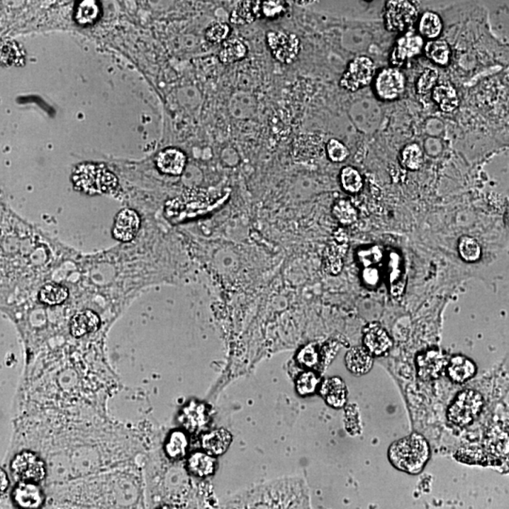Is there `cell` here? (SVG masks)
Returning a JSON list of instances; mask_svg holds the SVG:
<instances>
[{
  "instance_id": "cell-36",
  "label": "cell",
  "mask_w": 509,
  "mask_h": 509,
  "mask_svg": "<svg viewBox=\"0 0 509 509\" xmlns=\"http://www.w3.org/2000/svg\"><path fill=\"white\" fill-rule=\"evenodd\" d=\"M320 384V377L313 371H305L296 380V391L299 396H308L315 393Z\"/></svg>"
},
{
  "instance_id": "cell-28",
  "label": "cell",
  "mask_w": 509,
  "mask_h": 509,
  "mask_svg": "<svg viewBox=\"0 0 509 509\" xmlns=\"http://www.w3.org/2000/svg\"><path fill=\"white\" fill-rule=\"evenodd\" d=\"M443 24L440 17L433 11L423 14L419 23V33L429 40H436L442 33Z\"/></svg>"
},
{
  "instance_id": "cell-32",
  "label": "cell",
  "mask_w": 509,
  "mask_h": 509,
  "mask_svg": "<svg viewBox=\"0 0 509 509\" xmlns=\"http://www.w3.org/2000/svg\"><path fill=\"white\" fill-rule=\"evenodd\" d=\"M459 254L465 262L474 263L481 259L482 250L479 242L473 237L463 236L459 239Z\"/></svg>"
},
{
  "instance_id": "cell-29",
  "label": "cell",
  "mask_w": 509,
  "mask_h": 509,
  "mask_svg": "<svg viewBox=\"0 0 509 509\" xmlns=\"http://www.w3.org/2000/svg\"><path fill=\"white\" fill-rule=\"evenodd\" d=\"M334 218L342 225H351L357 221L359 213L347 199H340L335 202L332 207Z\"/></svg>"
},
{
  "instance_id": "cell-27",
  "label": "cell",
  "mask_w": 509,
  "mask_h": 509,
  "mask_svg": "<svg viewBox=\"0 0 509 509\" xmlns=\"http://www.w3.org/2000/svg\"><path fill=\"white\" fill-rule=\"evenodd\" d=\"M188 437L182 431H173L168 437L165 452L171 459L179 460L186 456L188 450Z\"/></svg>"
},
{
  "instance_id": "cell-45",
  "label": "cell",
  "mask_w": 509,
  "mask_h": 509,
  "mask_svg": "<svg viewBox=\"0 0 509 509\" xmlns=\"http://www.w3.org/2000/svg\"><path fill=\"white\" fill-rule=\"evenodd\" d=\"M9 479L7 474L5 473L4 471L1 470V493H3V491H7V488L9 487Z\"/></svg>"
},
{
  "instance_id": "cell-26",
  "label": "cell",
  "mask_w": 509,
  "mask_h": 509,
  "mask_svg": "<svg viewBox=\"0 0 509 509\" xmlns=\"http://www.w3.org/2000/svg\"><path fill=\"white\" fill-rule=\"evenodd\" d=\"M425 52L429 60L442 67L447 65L450 61V47L444 40L436 39L428 42L425 45Z\"/></svg>"
},
{
  "instance_id": "cell-34",
  "label": "cell",
  "mask_w": 509,
  "mask_h": 509,
  "mask_svg": "<svg viewBox=\"0 0 509 509\" xmlns=\"http://www.w3.org/2000/svg\"><path fill=\"white\" fill-rule=\"evenodd\" d=\"M100 14L99 5L94 0H84L79 3L76 9L75 18L77 23L82 26L93 24L99 18Z\"/></svg>"
},
{
  "instance_id": "cell-4",
  "label": "cell",
  "mask_w": 509,
  "mask_h": 509,
  "mask_svg": "<svg viewBox=\"0 0 509 509\" xmlns=\"http://www.w3.org/2000/svg\"><path fill=\"white\" fill-rule=\"evenodd\" d=\"M482 408L481 394L471 390L462 391L449 407V421L459 426L470 425L479 415Z\"/></svg>"
},
{
  "instance_id": "cell-23",
  "label": "cell",
  "mask_w": 509,
  "mask_h": 509,
  "mask_svg": "<svg viewBox=\"0 0 509 509\" xmlns=\"http://www.w3.org/2000/svg\"><path fill=\"white\" fill-rule=\"evenodd\" d=\"M187 467L193 476L205 479L216 471V460L213 456L205 452H196L189 457Z\"/></svg>"
},
{
  "instance_id": "cell-31",
  "label": "cell",
  "mask_w": 509,
  "mask_h": 509,
  "mask_svg": "<svg viewBox=\"0 0 509 509\" xmlns=\"http://www.w3.org/2000/svg\"><path fill=\"white\" fill-rule=\"evenodd\" d=\"M400 162L403 167L410 171H417L422 167L424 162V154L421 147L417 144L405 145L401 151Z\"/></svg>"
},
{
  "instance_id": "cell-2",
  "label": "cell",
  "mask_w": 509,
  "mask_h": 509,
  "mask_svg": "<svg viewBox=\"0 0 509 509\" xmlns=\"http://www.w3.org/2000/svg\"><path fill=\"white\" fill-rule=\"evenodd\" d=\"M74 186L88 194L108 193L118 185L116 174L102 165L84 164L79 165L72 176Z\"/></svg>"
},
{
  "instance_id": "cell-14",
  "label": "cell",
  "mask_w": 509,
  "mask_h": 509,
  "mask_svg": "<svg viewBox=\"0 0 509 509\" xmlns=\"http://www.w3.org/2000/svg\"><path fill=\"white\" fill-rule=\"evenodd\" d=\"M140 217L136 211L125 208L117 214L113 225V236L121 242H130L138 233Z\"/></svg>"
},
{
  "instance_id": "cell-1",
  "label": "cell",
  "mask_w": 509,
  "mask_h": 509,
  "mask_svg": "<svg viewBox=\"0 0 509 509\" xmlns=\"http://www.w3.org/2000/svg\"><path fill=\"white\" fill-rule=\"evenodd\" d=\"M430 457L427 440L422 435L414 433L397 440L388 449V459L399 471L418 474L424 470Z\"/></svg>"
},
{
  "instance_id": "cell-39",
  "label": "cell",
  "mask_w": 509,
  "mask_h": 509,
  "mask_svg": "<svg viewBox=\"0 0 509 509\" xmlns=\"http://www.w3.org/2000/svg\"><path fill=\"white\" fill-rule=\"evenodd\" d=\"M325 150H327L328 158L336 164L346 161L350 155L347 147L337 139H330L328 142Z\"/></svg>"
},
{
  "instance_id": "cell-30",
  "label": "cell",
  "mask_w": 509,
  "mask_h": 509,
  "mask_svg": "<svg viewBox=\"0 0 509 509\" xmlns=\"http://www.w3.org/2000/svg\"><path fill=\"white\" fill-rule=\"evenodd\" d=\"M340 181L346 193L359 194L363 188V179L359 172L352 167H343L340 174Z\"/></svg>"
},
{
  "instance_id": "cell-46",
  "label": "cell",
  "mask_w": 509,
  "mask_h": 509,
  "mask_svg": "<svg viewBox=\"0 0 509 509\" xmlns=\"http://www.w3.org/2000/svg\"><path fill=\"white\" fill-rule=\"evenodd\" d=\"M156 509H172L169 505H161V507L157 508Z\"/></svg>"
},
{
  "instance_id": "cell-38",
  "label": "cell",
  "mask_w": 509,
  "mask_h": 509,
  "mask_svg": "<svg viewBox=\"0 0 509 509\" xmlns=\"http://www.w3.org/2000/svg\"><path fill=\"white\" fill-rule=\"evenodd\" d=\"M289 10L288 2L270 0L262 1V17L269 20H274L284 16Z\"/></svg>"
},
{
  "instance_id": "cell-41",
  "label": "cell",
  "mask_w": 509,
  "mask_h": 509,
  "mask_svg": "<svg viewBox=\"0 0 509 509\" xmlns=\"http://www.w3.org/2000/svg\"><path fill=\"white\" fill-rule=\"evenodd\" d=\"M357 257H359V262L365 268L374 267V265L381 262L383 251L379 245H374V247L359 250V253H357Z\"/></svg>"
},
{
  "instance_id": "cell-12",
  "label": "cell",
  "mask_w": 509,
  "mask_h": 509,
  "mask_svg": "<svg viewBox=\"0 0 509 509\" xmlns=\"http://www.w3.org/2000/svg\"><path fill=\"white\" fill-rule=\"evenodd\" d=\"M424 47V40L422 36L407 34L397 40L391 54L390 62L394 67H402L405 61L413 58L421 53Z\"/></svg>"
},
{
  "instance_id": "cell-7",
  "label": "cell",
  "mask_w": 509,
  "mask_h": 509,
  "mask_svg": "<svg viewBox=\"0 0 509 509\" xmlns=\"http://www.w3.org/2000/svg\"><path fill=\"white\" fill-rule=\"evenodd\" d=\"M417 17L418 11L413 2L405 0L386 2L384 23L388 31L402 33L416 21Z\"/></svg>"
},
{
  "instance_id": "cell-33",
  "label": "cell",
  "mask_w": 509,
  "mask_h": 509,
  "mask_svg": "<svg viewBox=\"0 0 509 509\" xmlns=\"http://www.w3.org/2000/svg\"><path fill=\"white\" fill-rule=\"evenodd\" d=\"M68 297V290L65 286L50 283L45 285L40 291L39 298L47 305H60Z\"/></svg>"
},
{
  "instance_id": "cell-42",
  "label": "cell",
  "mask_w": 509,
  "mask_h": 509,
  "mask_svg": "<svg viewBox=\"0 0 509 509\" xmlns=\"http://www.w3.org/2000/svg\"><path fill=\"white\" fill-rule=\"evenodd\" d=\"M319 354L315 346L308 345L303 347L297 356L300 364L305 367L311 368L318 362Z\"/></svg>"
},
{
  "instance_id": "cell-35",
  "label": "cell",
  "mask_w": 509,
  "mask_h": 509,
  "mask_svg": "<svg viewBox=\"0 0 509 509\" xmlns=\"http://www.w3.org/2000/svg\"><path fill=\"white\" fill-rule=\"evenodd\" d=\"M486 447L496 456H505L509 453V440L503 432L493 430L486 440Z\"/></svg>"
},
{
  "instance_id": "cell-17",
  "label": "cell",
  "mask_w": 509,
  "mask_h": 509,
  "mask_svg": "<svg viewBox=\"0 0 509 509\" xmlns=\"http://www.w3.org/2000/svg\"><path fill=\"white\" fill-rule=\"evenodd\" d=\"M345 365L352 374L363 376L373 368V354L363 346H356L346 353Z\"/></svg>"
},
{
  "instance_id": "cell-25",
  "label": "cell",
  "mask_w": 509,
  "mask_h": 509,
  "mask_svg": "<svg viewBox=\"0 0 509 509\" xmlns=\"http://www.w3.org/2000/svg\"><path fill=\"white\" fill-rule=\"evenodd\" d=\"M434 101L444 113H452L459 105V96L453 85L443 84L436 86L432 93Z\"/></svg>"
},
{
  "instance_id": "cell-3",
  "label": "cell",
  "mask_w": 509,
  "mask_h": 509,
  "mask_svg": "<svg viewBox=\"0 0 509 509\" xmlns=\"http://www.w3.org/2000/svg\"><path fill=\"white\" fill-rule=\"evenodd\" d=\"M266 44L272 56L283 65H291L298 58L301 43L296 34L284 30H270L266 33Z\"/></svg>"
},
{
  "instance_id": "cell-10",
  "label": "cell",
  "mask_w": 509,
  "mask_h": 509,
  "mask_svg": "<svg viewBox=\"0 0 509 509\" xmlns=\"http://www.w3.org/2000/svg\"><path fill=\"white\" fill-rule=\"evenodd\" d=\"M11 498L20 509H40L45 501L44 491L38 484L33 482L17 483Z\"/></svg>"
},
{
  "instance_id": "cell-18",
  "label": "cell",
  "mask_w": 509,
  "mask_h": 509,
  "mask_svg": "<svg viewBox=\"0 0 509 509\" xmlns=\"http://www.w3.org/2000/svg\"><path fill=\"white\" fill-rule=\"evenodd\" d=\"M233 436L224 428L208 432L202 437V447L211 456H222L230 448Z\"/></svg>"
},
{
  "instance_id": "cell-5",
  "label": "cell",
  "mask_w": 509,
  "mask_h": 509,
  "mask_svg": "<svg viewBox=\"0 0 509 509\" xmlns=\"http://www.w3.org/2000/svg\"><path fill=\"white\" fill-rule=\"evenodd\" d=\"M376 75L373 60L357 56L349 62L340 78V86L348 91H357L371 84Z\"/></svg>"
},
{
  "instance_id": "cell-8",
  "label": "cell",
  "mask_w": 509,
  "mask_h": 509,
  "mask_svg": "<svg viewBox=\"0 0 509 509\" xmlns=\"http://www.w3.org/2000/svg\"><path fill=\"white\" fill-rule=\"evenodd\" d=\"M349 248L347 233L338 228L331 235L323 256V264L327 273L338 276L343 268V259Z\"/></svg>"
},
{
  "instance_id": "cell-20",
  "label": "cell",
  "mask_w": 509,
  "mask_h": 509,
  "mask_svg": "<svg viewBox=\"0 0 509 509\" xmlns=\"http://www.w3.org/2000/svg\"><path fill=\"white\" fill-rule=\"evenodd\" d=\"M100 327V318L93 311L86 310L76 314L71 320L70 332L75 338L93 333Z\"/></svg>"
},
{
  "instance_id": "cell-11",
  "label": "cell",
  "mask_w": 509,
  "mask_h": 509,
  "mask_svg": "<svg viewBox=\"0 0 509 509\" xmlns=\"http://www.w3.org/2000/svg\"><path fill=\"white\" fill-rule=\"evenodd\" d=\"M416 364L420 379L429 381L439 379L447 363L442 351L439 349H429L418 354Z\"/></svg>"
},
{
  "instance_id": "cell-24",
  "label": "cell",
  "mask_w": 509,
  "mask_h": 509,
  "mask_svg": "<svg viewBox=\"0 0 509 509\" xmlns=\"http://www.w3.org/2000/svg\"><path fill=\"white\" fill-rule=\"evenodd\" d=\"M247 54L248 47L244 41L239 38H231L223 43L218 59L223 65H233L247 58Z\"/></svg>"
},
{
  "instance_id": "cell-13",
  "label": "cell",
  "mask_w": 509,
  "mask_h": 509,
  "mask_svg": "<svg viewBox=\"0 0 509 509\" xmlns=\"http://www.w3.org/2000/svg\"><path fill=\"white\" fill-rule=\"evenodd\" d=\"M363 343L373 356L380 357L388 353L393 346V340L379 325L371 324L364 330Z\"/></svg>"
},
{
  "instance_id": "cell-9",
  "label": "cell",
  "mask_w": 509,
  "mask_h": 509,
  "mask_svg": "<svg viewBox=\"0 0 509 509\" xmlns=\"http://www.w3.org/2000/svg\"><path fill=\"white\" fill-rule=\"evenodd\" d=\"M405 79L404 74L396 67L385 68L377 74L374 79V91L380 99L391 101L404 93Z\"/></svg>"
},
{
  "instance_id": "cell-43",
  "label": "cell",
  "mask_w": 509,
  "mask_h": 509,
  "mask_svg": "<svg viewBox=\"0 0 509 509\" xmlns=\"http://www.w3.org/2000/svg\"><path fill=\"white\" fill-rule=\"evenodd\" d=\"M21 55L18 47L13 42H7L1 47V62L5 65L17 64Z\"/></svg>"
},
{
  "instance_id": "cell-6",
  "label": "cell",
  "mask_w": 509,
  "mask_h": 509,
  "mask_svg": "<svg viewBox=\"0 0 509 509\" xmlns=\"http://www.w3.org/2000/svg\"><path fill=\"white\" fill-rule=\"evenodd\" d=\"M14 476L20 481L39 484L47 477V466L41 457L31 451H22L17 454L11 463Z\"/></svg>"
},
{
  "instance_id": "cell-15",
  "label": "cell",
  "mask_w": 509,
  "mask_h": 509,
  "mask_svg": "<svg viewBox=\"0 0 509 509\" xmlns=\"http://www.w3.org/2000/svg\"><path fill=\"white\" fill-rule=\"evenodd\" d=\"M187 157L176 147H168L161 151L156 159L157 167L164 174L179 176L184 171Z\"/></svg>"
},
{
  "instance_id": "cell-22",
  "label": "cell",
  "mask_w": 509,
  "mask_h": 509,
  "mask_svg": "<svg viewBox=\"0 0 509 509\" xmlns=\"http://www.w3.org/2000/svg\"><path fill=\"white\" fill-rule=\"evenodd\" d=\"M262 17V1H241L231 11L230 20L233 25L245 26Z\"/></svg>"
},
{
  "instance_id": "cell-44",
  "label": "cell",
  "mask_w": 509,
  "mask_h": 509,
  "mask_svg": "<svg viewBox=\"0 0 509 509\" xmlns=\"http://www.w3.org/2000/svg\"><path fill=\"white\" fill-rule=\"evenodd\" d=\"M363 280L369 286H376L379 280V272L376 267L365 268L363 271Z\"/></svg>"
},
{
  "instance_id": "cell-37",
  "label": "cell",
  "mask_w": 509,
  "mask_h": 509,
  "mask_svg": "<svg viewBox=\"0 0 509 509\" xmlns=\"http://www.w3.org/2000/svg\"><path fill=\"white\" fill-rule=\"evenodd\" d=\"M230 26L225 22H216L206 30L205 37L207 41L213 44H223L230 39Z\"/></svg>"
},
{
  "instance_id": "cell-21",
  "label": "cell",
  "mask_w": 509,
  "mask_h": 509,
  "mask_svg": "<svg viewBox=\"0 0 509 509\" xmlns=\"http://www.w3.org/2000/svg\"><path fill=\"white\" fill-rule=\"evenodd\" d=\"M447 374L456 383H464L473 379L476 374V366L473 360L464 356L452 357L447 364Z\"/></svg>"
},
{
  "instance_id": "cell-16",
  "label": "cell",
  "mask_w": 509,
  "mask_h": 509,
  "mask_svg": "<svg viewBox=\"0 0 509 509\" xmlns=\"http://www.w3.org/2000/svg\"><path fill=\"white\" fill-rule=\"evenodd\" d=\"M320 393L331 408H342L347 401V388L340 377L325 379L320 388Z\"/></svg>"
},
{
  "instance_id": "cell-47",
  "label": "cell",
  "mask_w": 509,
  "mask_h": 509,
  "mask_svg": "<svg viewBox=\"0 0 509 509\" xmlns=\"http://www.w3.org/2000/svg\"><path fill=\"white\" fill-rule=\"evenodd\" d=\"M508 225H509V213L508 214Z\"/></svg>"
},
{
  "instance_id": "cell-19",
  "label": "cell",
  "mask_w": 509,
  "mask_h": 509,
  "mask_svg": "<svg viewBox=\"0 0 509 509\" xmlns=\"http://www.w3.org/2000/svg\"><path fill=\"white\" fill-rule=\"evenodd\" d=\"M388 274L391 296L396 298L402 296L405 291V279L403 273L401 256L398 253L391 252L388 254Z\"/></svg>"
},
{
  "instance_id": "cell-40",
  "label": "cell",
  "mask_w": 509,
  "mask_h": 509,
  "mask_svg": "<svg viewBox=\"0 0 509 509\" xmlns=\"http://www.w3.org/2000/svg\"><path fill=\"white\" fill-rule=\"evenodd\" d=\"M437 79H439V73L436 69L433 68L425 69L417 82L416 89L418 94L425 96L429 91H433L436 87Z\"/></svg>"
}]
</instances>
